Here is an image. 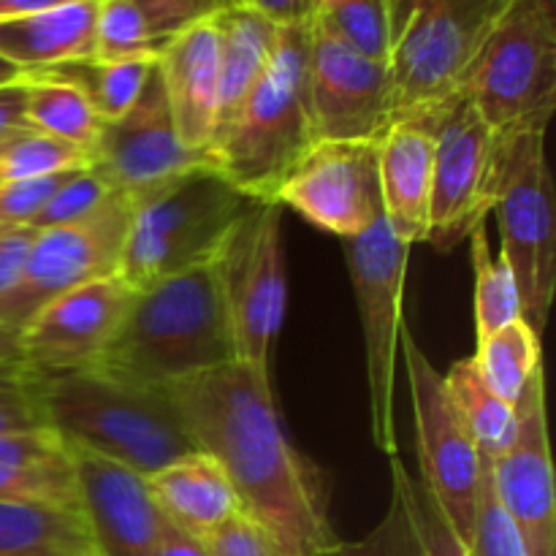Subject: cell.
<instances>
[{
    "mask_svg": "<svg viewBox=\"0 0 556 556\" xmlns=\"http://www.w3.org/2000/svg\"><path fill=\"white\" fill-rule=\"evenodd\" d=\"M195 448L226 470L242 514L258 521L286 556H318L340 538L329 489L282 429L271 378L233 362L168 386Z\"/></svg>",
    "mask_w": 556,
    "mask_h": 556,
    "instance_id": "6da1fadb",
    "label": "cell"
},
{
    "mask_svg": "<svg viewBox=\"0 0 556 556\" xmlns=\"http://www.w3.org/2000/svg\"><path fill=\"white\" fill-rule=\"evenodd\" d=\"M237 362L215 261L134 291L92 369L117 383L166 391Z\"/></svg>",
    "mask_w": 556,
    "mask_h": 556,
    "instance_id": "7a4b0ae2",
    "label": "cell"
},
{
    "mask_svg": "<svg viewBox=\"0 0 556 556\" xmlns=\"http://www.w3.org/2000/svg\"><path fill=\"white\" fill-rule=\"evenodd\" d=\"M315 147L309 22L280 25L264 76L231 128L212 144L210 163L250 199L275 201L280 185Z\"/></svg>",
    "mask_w": 556,
    "mask_h": 556,
    "instance_id": "3957f363",
    "label": "cell"
},
{
    "mask_svg": "<svg viewBox=\"0 0 556 556\" xmlns=\"http://www.w3.org/2000/svg\"><path fill=\"white\" fill-rule=\"evenodd\" d=\"M38 400L47 427L68 448L117 462L144 478L199 451L166 391L134 389L85 369L38 375Z\"/></svg>",
    "mask_w": 556,
    "mask_h": 556,
    "instance_id": "277c9868",
    "label": "cell"
},
{
    "mask_svg": "<svg viewBox=\"0 0 556 556\" xmlns=\"http://www.w3.org/2000/svg\"><path fill=\"white\" fill-rule=\"evenodd\" d=\"M258 199L228 182L212 163L134 201L117 277L130 291L215 261L228 233Z\"/></svg>",
    "mask_w": 556,
    "mask_h": 556,
    "instance_id": "5b68a950",
    "label": "cell"
},
{
    "mask_svg": "<svg viewBox=\"0 0 556 556\" xmlns=\"http://www.w3.org/2000/svg\"><path fill=\"white\" fill-rule=\"evenodd\" d=\"M508 0H389L396 119L434 130Z\"/></svg>",
    "mask_w": 556,
    "mask_h": 556,
    "instance_id": "8992f818",
    "label": "cell"
},
{
    "mask_svg": "<svg viewBox=\"0 0 556 556\" xmlns=\"http://www.w3.org/2000/svg\"><path fill=\"white\" fill-rule=\"evenodd\" d=\"M462 96L497 136L546 130L556 106V0H508L467 68Z\"/></svg>",
    "mask_w": 556,
    "mask_h": 556,
    "instance_id": "52a82bcc",
    "label": "cell"
},
{
    "mask_svg": "<svg viewBox=\"0 0 556 556\" xmlns=\"http://www.w3.org/2000/svg\"><path fill=\"white\" fill-rule=\"evenodd\" d=\"M492 215L503 237L500 250L519 282L525 320L541 337L556 288V201L546 130L497 136Z\"/></svg>",
    "mask_w": 556,
    "mask_h": 556,
    "instance_id": "ba28073f",
    "label": "cell"
},
{
    "mask_svg": "<svg viewBox=\"0 0 556 556\" xmlns=\"http://www.w3.org/2000/svg\"><path fill=\"white\" fill-rule=\"evenodd\" d=\"M215 271L237 362L271 378V348L288 307L280 204L258 201L237 223L215 255Z\"/></svg>",
    "mask_w": 556,
    "mask_h": 556,
    "instance_id": "9c48e42d",
    "label": "cell"
},
{
    "mask_svg": "<svg viewBox=\"0 0 556 556\" xmlns=\"http://www.w3.org/2000/svg\"><path fill=\"white\" fill-rule=\"evenodd\" d=\"M348 269L356 293L358 320L364 331L369 383V421L372 443L380 454L400 456L394 421L396 362L402 337V296L410 248L391 233L386 217H380L364 237L345 242Z\"/></svg>",
    "mask_w": 556,
    "mask_h": 556,
    "instance_id": "30bf717a",
    "label": "cell"
},
{
    "mask_svg": "<svg viewBox=\"0 0 556 556\" xmlns=\"http://www.w3.org/2000/svg\"><path fill=\"white\" fill-rule=\"evenodd\" d=\"M400 348H405L421 483L432 492L456 535L470 546L481 486V456L445 391L443 372L434 367L427 351H421L407 324H402Z\"/></svg>",
    "mask_w": 556,
    "mask_h": 556,
    "instance_id": "8fae6325",
    "label": "cell"
},
{
    "mask_svg": "<svg viewBox=\"0 0 556 556\" xmlns=\"http://www.w3.org/2000/svg\"><path fill=\"white\" fill-rule=\"evenodd\" d=\"M130 212L134 201L117 193L87 220L38 231L20 286L0 307V324L22 331L27 320L52 299L117 275Z\"/></svg>",
    "mask_w": 556,
    "mask_h": 556,
    "instance_id": "7c38bea8",
    "label": "cell"
},
{
    "mask_svg": "<svg viewBox=\"0 0 556 556\" xmlns=\"http://www.w3.org/2000/svg\"><path fill=\"white\" fill-rule=\"evenodd\" d=\"M494 147L497 134L465 96L434 125L427 242L440 253L459 248L492 215Z\"/></svg>",
    "mask_w": 556,
    "mask_h": 556,
    "instance_id": "4fadbf2b",
    "label": "cell"
},
{
    "mask_svg": "<svg viewBox=\"0 0 556 556\" xmlns=\"http://www.w3.org/2000/svg\"><path fill=\"white\" fill-rule=\"evenodd\" d=\"M275 204L291 206L342 242L364 237L383 215L378 141H318L280 185Z\"/></svg>",
    "mask_w": 556,
    "mask_h": 556,
    "instance_id": "5bb4252c",
    "label": "cell"
},
{
    "mask_svg": "<svg viewBox=\"0 0 556 556\" xmlns=\"http://www.w3.org/2000/svg\"><path fill=\"white\" fill-rule=\"evenodd\" d=\"M206 163L210 155L188 150L179 139L157 68H152L134 106L119 119L101 125L90 152V166L114 193L130 201L144 199Z\"/></svg>",
    "mask_w": 556,
    "mask_h": 556,
    "instance_id": "9a60e30c",
    "label": "cell"
},
{
    "mask_svg": "<svg viewBox=\"0 0 556 556\" xmlns=\"http://www.w3.org/2000/svg\"><path fill=\"white\" fill-rule=\"evenodd\" d=\"M309 101L318 141H378L396 123L389 63L364 58L313 20Z\"/></svg>",
    "mask_w": 556,
    "mask_h": 556,
    "instance_id": "2e32d148",
    "label": "cell"
},
{
    "mask_svg": "<svg viewBox=\"0 0 556 556\" xmlns=\"http://www.w3.org/2000/svg\"><path fill=\"white\" fill-rule=\"evenodd\" d=\"M516 407V438L489 465V476L500 505L525 538L530 556H556V489L543 369L530 380Z\"/></svg>",
    "mask_w": 556,
    "mask_h": 556,
    "instance_id": "e0dca14e",
    "label": "cell"
},
{
    "mask_svg": "<svg viewBox=\"0 0 556 556\" xmlns=\"http://www.w3.org/2000/svg\"><path fill=\"white\" fill-rule=\"evenodd\" d=\"M130 299L134 291L117 275L52 299L20 331L25 364L38 375L92 369L117 331Z\"/></svg>",
    "mask_w": 556,
    "mask_h": 556,
    "instance_id": "ac0fdd59",
    "label": "cell"
},
{
    "mask_svg": "<svg viewBox=\"0 0 556 556\" xmlns=\"http://www.w3.org/2000/svg\"><path fill=\"white\" fill-rule=\"evenodd\" d=\"M79 514L98 556H150L168 521L152 500L147 478L103 456L71 448Z\"/></svg>",
    "mask_w": 556,
    "mask_h": 556,
    "instance_id": "d6986e66",
    "label": "cell"
},
{
    "mask_svg": "<svg viewBox=\"0 0 556 556\" xmlns=\"http://www.w3.org/2000/svg\"><path fill=\"white\" fill-rule=\"evenodd\" d=\"M168 109L182 144L210 155L220 90V38L215 16L179 30L155 60Z\"/></svg>",
    "mask_w": 556,
    "mask_h": 556,
    "instance_id": "ffe728a7",
    "label": "cell"
},
{
    "mask_svg": "<svg viewBox=\"0 0 556 556\" xmlns=\"http://www.w3.org/2000/svg\"><path fill=\"white\" fill-rule=\"evenodd\" d=\"M434 130L416 119H396L378 139L383 215L402 244L427 242L432 206Z\"/></svg>",
    "mask_w": 556,
    "mask_h": 556,
    "instance_id": "44dd1931",
    "label": "cell"
},
{
    "mask_svg": "<svg viewBox=\"0 0 556 556\" xmlns=\"http://www.w3.org/2000/svg\"><path fill=\"white\" fill-rule=\"evenodd\" d=\"M147 486L163 519L199 541L242 510L226 470L204 451L179 456L147 476Z\"/></svg>",
    "mask_w": 556,
    "mask_h": 556,
    "instance_id": "7402d4cb",
    "label": "cell"
},
{
    "mask_svg": "<svg viewBox=\"0 0 556 556\" xmlns=\"http://www.w3.org/2000/svg\"><path fill=\"white\" fill-rule=\"evenodd\" d=\"M96 0H65L52 9L33 11L0 22V60L22 74L58 68L92 58Z\"/></svg>",
    "mask_w": 556,
    "mask_h": 556,
    "instance_id": "603a6c76",
    "label": "cell"
},
{
    "mask_svg": "<svg viewBox=\"0 0 556 556\" xmlns=\"http://www.w3.org/2000/svg\"><path fill=\"white\" fill-rule=\"evenodd\" d=\"M372 541L380 556H470L432 492L407 472L400 456H391V510Z\"/></svg>",
    "mask_w": 556,
    "mask_h": 556,
    "instance_id": "cb8c5ba5",
    "label": "cell"
},
{
    "mask_svg": "<svg viewBox=\"0 0 556 556\" xmlns=\"http://www.w3.org/2000/svg\"><path fill=\"white\" fill-rule=\"evenodd\" d=\"M220 38V90H217V119L212 144L233 125L244 101L264 76L269 63L277 25L248 9H220L215 14ZM210 144V150H212Z\"/></svg>",
    "mask_w": 556,
    "mask_h": 556,
    "instance_id": "d4e9b609",
    "label": "cell"
},
{
    "mask_svg": "<svg viewBox=\"0 0 556 556\" xmlns=\"http://www.w3.org/2000/svg\"><path fill=\"white\" fill-rule=\"evenodd\" d=\"M0 556H98L79 510L0 500Z\"/></svg>",
    "mask_w": 556,
    "mask_h": 556,
    "instance_id": "484cf974",
    "label": "cell"
},
{
    "mask_svg": "<svg viewBox=\"0 0 556 556\" xmlns=\"http://www.w3.org/2000/svg\"><path fill=\"white\" fill-rule=\"evenodd\" d=\"M445 391L459 413L462 424L470 432L481 462L492 465L516 438L519 429V407L500 400L478 372L476 362L459 358L448 372L443 375Z\"/></svg>",
    "mask_w": 556,
    "mask_h": 556,
    "instance_id": "4316f807",
    "label": "cell"
},
{
    "mask_svg": "<svg viewBox=\"0 0 556 556\" xmlns=\"http://www.w3.org/2000/svg\"><path fill=\"white\" fill-rule=\"evenodd\" d=\"M25 90L27 125L90 157L103 125L90 101L74 85L49 74H25Z\"/></svg>",
    "mask_w": 556,
    "mask_h": 556,
    "instance_id": "83f0119b",
    "label": "cell"
},
{
    "mask_svg": "<svg viewBox=\"0 0 556 556\" xmlns=\"http://www.w3.org/2000/svg\"><path fill=\"white\" fill-rule=\"evenodd\" d=\"M157 58H134V60H76V63L58 65V68L38 71V74L58 76V79L74 85L81 96L90 101L101 123L119 119L136 98L144 90Z\"/></svg>",
    "mask_w": 556,
    "mask_h": 556,
    "instance_id": "f1b7e54d",
    "label": "cell"
},
{
    "mask_svg": "<svg viewBox=\"0 0 556 556\" xmlns=\"http://www.w3.org/2000/svg\"><path fill=\"white\" fill-rule=\"evenodd\" d=\"M472 362H476L483 383L500 400L519 405L530 380L543 369L541 337L532 331L527 320H516V324L478 340Z\"/></svg>",
    "mask_w": 556,
    "mask_h": 556,
    "instance_id": "f546056e",
    "label": "cell"
},
{
    "mask_svg": "<svg viewBox=\"0 0 556 556\" xmlns=\"http://www.w3.org/2000/svg\"><path fill=\"white\" fill-rule=\"evenodd\" d=\"M472 271H476V334L478 340L505 329V326L525 320L519 282L508 258L500 250L492 255V244L486 237V223L470 233Z\"/></svg>",
    "mask_w": 556,
    "mask_h": 556,
    "instance_id": "4dcf8cb0",
    "label": "cell"
},
{
    "mask_svg": "<svg viewBox=\"0 0 556 556\" xmlns=\"http://www.w3.org/2000/svg\"><path fill=\"white\" fill-rule=\"evenodd\" d=\"M313 22L364 58L389 63V0H315Z\"/></svg>",
    "mask_w": 556,
    "mask_h": 556,
    "instance_id": "1f68e13d",
    "label": "cell"
},
{
    "mask_svg": "<svg viewBox=\"0 0 556 556\" xmlns=\"http://www.w3.org/2000/svg\"><path fill=\"white\" fill-rule=\"evenodd\" d=\"M166 47L147 22L144 11L134 0H96L92 25V58L134 60L157 58Z\"/></svg>",
    "mask_w": 556,
    "mask_h": 556,
    "instance_id": "d6a6232c",
    "label": "cell"
},
{
    "mask_svg": "<svg viewBox=\"0 0 556 556\" xmlns=\"http://www.w3.org/2000/svg\"><path fill=\"white\" fill-rule=\"evenodd\" d=\"M85 166H90V157L85 152L30 125L0 141V185L74 172Z\"/></svg>",
    "mask_w": 556,
    "mask_h": 556,
    "instance_id": "836d02e7",
    "label": "cell"
},
{
    "mask_svg": "<svg viewBox=\"0 0 556 556\" xmlns=\"http://www.w3.org/2000/svg\"><path fill=\"white\" fill-rule=\"evenodd\" d=\"M0 500L79 510L74 459L68 456V459L36 467L0 465Z\"/></svg>",
    "mask_w": 556,
    "mask_h": 556,
    "instance_id": "e575fe53",
    "label": "cell"
},
{
    "mask_svg": "<svg viewBox=\"0 0 556 556\" xmlns=\"http://www.w3.org/2000/svg\"><path fill=\"white\" fill-rule=\"evenodd\" d=\"M114 195L117 193L109 188V182L96 172V168H76V172L60 185L58 193L43 204V210L38 212L36 220L30 223V228L47 231V228H60L71 226V223L87 220V217L96 215L98 210H103Z\"/></svg>",
    "mask_w": 556,
    "mask_h": 556,
    "instance_id": "d590c367",
    "label": "cell"
},
{
    "mask_svg": "<svg viewBox=\"0 0 556 556\" xmlns=\"http://www.w3.org/2000/svg\"><path fill=\"white\" fill-rule=\"evenodd\" d=\"M470 556H530L527 543L494 494L489 465L481 462V486H478L476 525H472Z\"/></svg>",
    "mask_w": 556,
    "mask_h": 556,
    "instance_id": "8d00e7d4",
    "label": "cell"
},
{
    "mask_svg": "<svg viewBox=\"0 0 556 556\" xmlns=\"http://www.w3.org/2000/svg\"><path fill=\"white\" fill-rule=\"evenodd\" d=\"M38 427H47L38 400V375L27 364L0 367V434Z\"/></svg>",
    "mask_w": 556,
    "mask_h": 556,
    "instance_id": "74e56055",
    "label": "cell"
},
{
    "mask_svg": "<svg viewBox=\"0 0 556 556\" xmlns=\"http://www.w3.org/2000/svg\"><path fill=\"white\" fill-rule=\"evenodd\" d=\"M206 556H286L275 538L255 519L239 510L204 538Z\"/></svg>",
    "mask_w": 556,
    "mask_h": 556,
    "instance_id": "f35d334b",
    "label": "cell"
},
{
    "mask_svg": "<svg viewBox=\"0 0 556 556\" xmlns=\"http://www.w3.org/2000/svg\"><path fill=\"white\" fill-rule=\"evenodd\" d=\"M76 172V168H74ZM74 172L49 174V177L22 179L0 185V226H30L60 185Z\"/></svg>",
    "mask_w": 556,
    "mask_h": 556,
    "instance_id": "ab89813d",
    "label": "cell"
},
{
    "mask_svg": "<svg viewBox=\"0 0 556 556\" xmlns=\"http://www.w3.org/2000/svg\"><path fill=\"white\" fill-rule=\"evenodd\" d=\"M71 448L54 429H16L0 434V465L36 467L68 459Z\"/></svg>",
    "mask_w": 556,
    "mask_h": 556,
    "instance_id": "60d3db41",
    "label": "cell"
},
{
    "mask_svg": "<svg viewBox=\"0 0 556 556\" xmlns=\"http://www.w3.org/2000/svg\"><path fill=\"white\" fill-rule=\"evenodd\" d=\"M144 11L147 22L163 43L179 30L201 20H210L226 9V0H134Z\"/></svg>",
    "mask_w": 556,
    "mask_h": 556,
    "instance_id": "b9f144b4",
    "label": "cell"
},
{
    "mask_svg": "<svg viewBox=\"0 0 556 556\" xmlns=\"http://www.w3.org/2000/svg\"><path fill=\"white\" fill-rule=\"evenodd\" d=\"M36 233L30 226H0V307L20 286Z\"/></svg>",
    "mask_w": 556,
    "mask_h": 556,
    "instance_id": "7bdbcfd3",
    "label": "cell"
},
{
    "mask_svg": "<svg viewBox=\"0 0 556 556\" xmlns=\"http://www.w3.org/2000/svg\"><path fill=\"white\" fill-rule=\"evenodd\" d=\"M315 0H226V9H248L269 20L271 25H299L313 20Z\"/></svg>",
    "mask_w": 556,
    "mask_h": 556,
    "instance_id": "ee69618b",
    "label": "cell"
},
{
    "mask_svg": "<svg viewBox=\"0 0 556 556\" xmlns=\"http://www.w3.org/2000/svg\"><path fill=\"white\" fill-rule=\"evenodd\" d=\"M25 76L0 85V141L16 130L27 128L25 119Z\"/></svg>",
    "mask_w": 556,
    "mask_h": 556,
    "instance_id": "f6af8a7d",
    "label": "cell"
},
{
    "mask_svg": "<svg viewBox=\"0 0 556 556\" xmlns=\"http://www.w3.org/2000/svg\"><path fill=\"white\" fill-rule=\"evenodd\" d=\"M150 556H206V548L199 538L185 535V532H179L177 527L168 525Z\"/></svg>",
    "mask_w": 556,
    "mask_h": 556,
    "instance_id": "bcb514c9",
    "label": "cell"
},
{
    "mask_svg": "<svg viewBox=\"0 0 556 556\" xmlns=\"http://www.w3.org/2000/svg\"><path fill=\"white\" fill-rule=\"evenodd\" d=\"M11 364H25V351H22L20 331L0 324V367H11Z\"/></svg>",
    "mask_w": 556,
    "mask_h": 556,
    "instance_id": "7dc6e473",
    "label": "cell"
},
{
    "mask_svg": "<svg viewBox=\"0 0 556 556\" xmlns=\"http://www.w3.org/2000/svg\"><path fill=\"white\" fill-rule=\"evenodd\" d=\"M318 556H378V548H375V541L372 535L367 538V541H358V543H334L331 548H326V552H320Z\"/></svg>",
    "mask_w": 556,
    "mask_h": 556,
    "instance_id": "c3c4849f",
    "label": "cell"
},
{
    "mask_svg": "<svg viewBox=\"0 0 556 556\" xmlns=\"http://www.w3.org/2000/svg\"><path fill=\"white\" fill-rule=\"evenodd\" d=\"M22 71L16 68V65H11V63H5V60H0V85H9V81H16V79H22Z\"/></svg>",
    "mask_w": 556,
    "mask_h": 556,
    "instance_id": "681fc988",
    "label": "cell"
},
{
    "mask_svg": "<svg viewBox=\"0 0 556 556\" xmlns=\"http://www.w3.org/2000/svg\"><path fill=\"white\" fill-rule=\"evenodd\" d=\"M375 548H378V546H375ZM378 556H380V554H378Z\"/></svg>",
    "mask_w": 556,
    "mask_h": 556,
    "instance_id": "f907efd6",
    "label": "cell"
}]
</instances>
